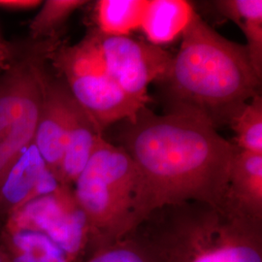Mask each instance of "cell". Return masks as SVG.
<instances>
[{"label": "cell", "instance_id": "obj_1", "mask_svg": "<svg viewBox=\"0 0 262 262\" xmlns=\"http://www.w3.org/2000/svg\"><path fill=\"white\" fill-rule=\"evenodd\" d=\"M124 122L120 147L138 173L142 223L167 205H223L237 148L215 127L185 114L156 115L147 106L133 121Z\"/></svg>", "mask_w": 262, "mask_h": 262}, {"label": "cell", "instance_id": "obj_2", "mask_svg": "<svg viewBox=\"0 0 262 262\" xmlns=\"http://www.w3.org/2000/svg\"><path fill=\"white\" fill-rule=\"evenodd\" d=\"M160 82L168 113L195 117L216 129L259 94L261 79L245 45L223 37L194 12Z\"/></svg>", "mask_w": 262, "mask_h": 262}, {"label": "cell", "instance_id": "obj_3", "mask_svg": "<svg viewBox=\"0 0 262 262\" xmlns=\"http://www.w3.org/2000/svg\"><path fill=\"white\" fill-rule=\"evenodd\" d=\"M130 236L157 262H262V221L225 206L161 207Z\"/></svg>", "mask_w": 262, "mask_h": 262}, {"label": "cell", "instance_id": "obj_4", "mask_svg": "<svg viewBox=\"0 0 262 262\" xmlns=\"http://www.w3.org/2000/svg\"><path fill=\"white\" fill-rule=\"evenodd\" d=\"M72 190L88 225L86 253L130 236L142 223L138 173L120 146L101 141Z\"/></svg>", "mask_w": 262, "mask_h": 262}, {"label": "cell", "instance_id": "obj_5", "mask_svg": "<svg viewBox=\"0 0 262 262\" xmlns=\"http://www.w3.org/2000/svg\"><path fill=\"white\" fill-rule=\"evenodd\" d=\"M56 40L35 42L0 72V181L34 140L41 113L46 63Z\"/></svg>", "mask_w": 262, "mask_h": 262}, {"label": "cell", "instance_id": "obj_6", "mask_svg": "<svg viewBox=\"0 0 262 262\" xmlns=\"http://www.w3.org/2000/svg\"><path fill=\"white\" fill-rule=\"evenodd\" d=\"M49 60L69 94L102 131L113 123L133 121L147 105L124 94L105 74L84 40L73 46L57 45L50 53Z\"/></svg>", "mask_w": 262, "mask_h": 262}, {"label": "cell", "instance_id": "obj_7", "mask_svg": "<svg viewBox=\"0 0 262 262\" xmlns=\"http://www.w3.org/2000/svg\"><path fill=\"white\" fill-rule=\"evenodd\" d=\"M84 40L105 74L124 94L146 104L149 84L166 75L173 58L161 47L129 36L106 35L95 29Z\"/></svg>", "mask_w": 262, "mask_h": 262}, {"label": "cell", "instance_id": "obj_8", "mask_svg": "<svg viewBox=\"0 0 262 262\" xmlns=\"http://www.w3.org/2000/svg\"><path fill=\"white\" fill-rule=\"evenodd\" d=\"M1 229L46 235L73 262L83 259L88 251V225L70 187L59 185L55 191L32 200L12 215Z\"/></svg>", "mask_w": 262, "mask_h": 262}, {"label": "cell", "instance_id": "obj_9", "mask_svg": "<svg viewBox=\"0 0 262 262\" xmlns=\"http://www.w3.org/2000/svg\"><path fill=\"white\" fill-rule=\"evenodd\" d=\"M58 187V182L32 143L0 181V229L23 207Z\"/></svg>", "mask_w": 262, "mask_h": 262}, {"label": "cell", "instance_id": "obj_10", "mask_svg": "<svg viewBox=\"0 0 262 262\" xmlns=\"http://www.w3.org/2000/svg\"><path fill=\"white\" fill-rule=\"evenodd\" d=\"M67 88L46 72L44 96L33 144L54 177L58 179L66 147Z\"/></svg>", "mask_w": 262, "mask_h": 262}, {"label": "cell", "instance_id": "obj_11", "mask_svg": "<svg viewBox=\"0 0 262 262\" xmlns=\"http://www.w3.org/2000/svg\"><path fill=\"white\" fill-rule=\"evenodd\" d=\"M66 147L57 182L73 187L76 180L103 140L102 132L93 118L76 102L67 90Z\"/></svg>", "mask_w": 262, "mask_h": 262}, {"label": "cell", "instance_id": "obj_12", "mask_svg": "<svg viewBox=\"0 0 262 262\" xmlns=\"http://www.w3.org/2000/svg\"><path fill=\"white\" fill-rule=\"evenodd\" d=\"M222 206L262 221V154L237 149Z\"/></svg>", "mask_w": 262, "mask_h": 262}, {"label": "cell", "instance_id": "obj_13", "mask_svg": "<svg viewBox=\"0 0 262 262\" xmlns=\"http://www.w3.org/2000/svg\"><path fill=\"white\" fill-rule=\"evenodd\" d=\"M194 12L185 0H149L140 29L148 43L160 47L183 35Z\"/></svg>", "mask_w": 262, "mask_h": 262}, {"label": "cell", "instance_id": "obj_14", "mask_svg": "<svg viewBox=\"0 0 262 262\" xmlns=\"http://www.w3.org/2000/svg\"><path fill=\"white\" fill-rule=\"evenodd\" d=\"M0 246L9 262H73L46 235L30 230H0Z\"/></svg>", "mask_w": 262, "mask_h": 262}, {"label": "cell", "instance_id": "obj_15", "mask_svg": "<svg viewBox=\"0 0 262 262\" xmlns=\"http://www.w3.org/2000/svg\"><path fill=\"white\" fill-rule=\"evenodd\" d=\"M149 0H99L94 4V20L98 32L129 36L141 28Z\"/></svg>", "mask_w": 262, "mask_h": 262}, {"label": "cell", "instance_id": "obj_16", "mask_svg": "<svg viewBox=\"0 0 262 262\" xmlns=\"http://www.w3.org/2000/svg\"><path fill=\"white\" fill-rule=\"evenodd\" d=\"M88 3L84 0H47L30 21L29 33L34 42L56 40L57 30L70 18L76 10Z\"/></svg>", "mask_w": 262, "mask_h": 262}, {"label": "cell", "instance_id": "obj_17", "mask_svg": "<svg viewBox=\"0 0 262 262\" xmlns=\"http://www.w3.org/2000/svg\"><path fill=\"white\" fill-rule=\"evenodd\" d=\"M229 124L234 130L238 150L262 154L261 94H255Z\"/></svg>", "mask_w": 262, "mask_h": 262}, {"label": "cell", "instance_id": "obj_18", "mask_svg": "<svg viewBox=\"0 0 262 262\" xmlns=\"http://www.w3.org/2000/svg\"><path fill=\"white\" fill-rule=\"evenodd\" d=\"M83 262H157L132 236L86 253Z\"/></svg>", "mask_w": 262, "mask_h": 262}, {"label": "cell", "instance_id": "obj_19", "mask_svg": "<svg viewBox=\"0 0 262 262\" xmlns=\"http://www.w3.org/2000/svg\"><path fill=\"white\" fill-rule=\"evenodd\" d=\"M243 31L247 53L255 73L262 80V13L242 19L238 25Z\"/></svg>", "mask_w": 262, "mask_h": 262}, {"label": "cell", "instance_id": "obj_20", "mask_svg": "<svg viewBox=\"0 0 262 262\" xmlns=\"http://www.w3.org/2000/svg\"><path fill=\"white\" fill-rule=\"evenodd\" d=\"M212 4L221 16L237 26L242 19L262 13L261 0H220L213 1Z\"/></svg>", "mask_w": 262, "mask_h": 262}, {"label": "cell", "instance_id": "obj_21", "mask_svg": "<svg viewBox=\"0 0 262 262\" xmlns=\"http://www.w3.org/2000/svg\"><path fill=\"white\" fill-rule=\"evenodd\" d=\"M40 0H0V8L7 11H28L40 7Z\"/></svg>", "mask_w": 262, "mask_h": 262}, {"label": "cell", "instance_id": "obj_22", "mask_svg": "<svg viewBox=\"0 0 262 262\" xmlns=\"http://www.w3.org/2000/svg\"><path fill=\"white\" fill-rule=\"evenodd\" d=\"M14 56V52L9 44L0 35V72L9 66Z\"/></svg>", "mask_w": 262, "mask_h": 262}, {"label": "cell", "instance_id": "obj_23", "mask_svg": "<svg viewBox=\"0 0 262 262\" xmlns=\"http://www.w3.org/2000/svg\"><path fill=\"white\" fill-rule=\"evenodd\" d=\"M0 262H7V256L5 255L1 246H0Z\"/></svg>", "mask_w": 262, "mask_h": 262}, {"label": "cell", "instance_id": "obj_24", "mask_svg": "<svg viewBox=\"0 0 262 262\" xmlns=\"http://www.w3.org/2000/svg\"><path fill=\"white\" fill-rule=\"evenodd\" d=\"M7 262H9V261H8V259H7Z\"/></svg>", "mask_w": 262, "mask_h": 262}]
</instances>
